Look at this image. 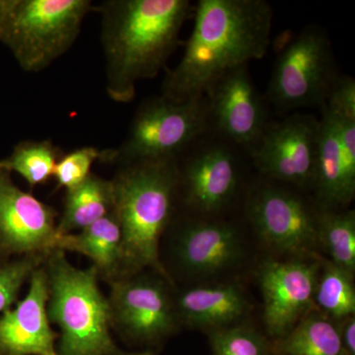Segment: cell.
Here are the masks:
<instances>
[{
	"instance_id": "cell-20",
	"label": "cell",
	"mask_w": 355,
	"mask_h": 355,
	"mask_svg": "<svg viewBox=\"0 0 355 355\" xmlns=\"http://www.w3.org/2000/svg\"><path fill=\"white\" fill-rule=\"evenodd\" d=\"M114 210L112 180L91 174L83 184L67 191L64 211L58 222V235L78 232Z\"/></svg>"
},
{
	"instance_id": "cell-25",
	"label": "cell",
	"mask_w": 355,
	"mask_h": 355,
	"mask_svg": "<svg viewBox=\"0 0 355 355\" xmlns=\"http://www.w3.org/2000/svg\"><path fill=\"white\" fill-rule=\"evenodd\" d=\"M214 355H275L268 340L246 324L209 331Z\"/></svg>"
},
{
	"instance_id": "cell-15",
	"label": "cell",
	"mask_w": 355,
	"mask_h": 355,
	"mask_svg": "<svg viewBox=\"0 0 355 355\" xmlns=\"http://www.w3.org/2000/svg\"><path fill=\"white\" fill-rule=\"evenodd\" d=\"M321 109L313 188L319 209L340 210L355 196V119Z\"/></svg>"
},
{
	"instance_id": "cell-3",
	"label": "cell",
	"mask_w": 355,
	"mask_h": 355,
	"mask_svg": "<svg viewBox=\"0 0 355 355\" xmlns=\"http://www.w3.org/2000/svg\"><path fill=\"white\" fill-rule=\"evenodd\" d=\"M112 183L123 232L120 277L149 268L173 284L161 263L159 248L179 195L177 160L121 166Z\"/></svg>"
},
{
	"instance_id": "cell-7",
	"label": "cell",
	"mask_w": 355,
	"mask_h": 355,
	"mask_svg": "<svg viewBox=\"0 0 355 355\" xmlns=\"http://www.w3.org/2000/svg\"><path fill=\"white\" fill-rule=\"evenodd\" d=\"M338 78L328 35L310 26L279 42L268 100L282 112L322 108Z\"/></svg>"
},
{
	"instance_id": "cell-19",
	"label": "cell",
	"mask_w": 355,
	"mask_h": 355,
	"mask_svg": "<svg viewBox=\"0 0 355 355\" xmlns=\"http://www.w3.org/2000/svg\"><path fill=\"white\" fill-rule=\"evenodd\" d=\"M55 250L87 257L98 277L108 284L118 279L123 254V232L116 210L78 232L58 236Z\"/></svg>"
},
{
	"instance_id": "cell-12",
	"label": "cell",
	"mask_w": 355,
	"mask_h": 355,
	"mask_svg": "<svg viewBox=\"0 0 355 355\" xmlns=\"http://www.w3.org/2000/svg\"><path fill=\"white\" fill-rule=\"evenodd\" d=\"M58 214L18 188L0 169V263L29 256H48L58 236Z\"/></svg>"
},
{
	"instance_id": "cell-13",
	"label": "cell",
	"mask_w": 355,
	"mask_h": 355,
	"mask_svg": "<svg viewBox=\"0 0 355 355\" xmlns=\"http://www.w3.org/2000/svg\"><path fill=\"white\" fill-rule=\"evenodd\" d=\"M211 132L249 153L268 125L266 107L248 65L226 72L205 94Z\"/></svg>"
},
{
	"instance_id": "cell-14",
	"label": "cell",
	"mask_w": 355,
	"mask_h": 355,
	"mask_svg": "<svg viewBox=\"0 0 355 355\" xmlns=\"http://www.w3.org/2000/svg\"><path fill=\"white\" fill-rule=\"evenodd\" d=\"M320 263L302 259L268 260L258 277L263 299V323L273 342L286 336L310 311L316 309L314 294Z\"/></svg>"
},
{
	"instance_id": "cell-1",
	"label": "cell",
	"mask_w": 355,
	"mask_h": 355,
	"mask_svg": "<svg viewBox=\"0 0 355 355\" xmlns=\"http://www.w3.org/2000/svg\"><path fill=\"white\" fill-rule=\"evenodd\" d=\"M181 62L169 70L161 95L176 101L202 97L217 78L270 48L273 12L263 0H200Z\"/></svg>"
},
{
	"instance_id": "cell-17",
	"label": "cell",
	"mask_w": 355,
	"mask_h": 355,
	"mask_svg": "<svg viewBox=\"0 0 355 355\" xmlns=\"http://www.w3.org/2000/svg\"><path fill=\"white\" fill-rule=\"evenodd\" d=\"M175 260L184 272L210 275L235 266L244 249L237 229L225 221L189 222L175 238Z\"/></svg>"
},
{
	"instance_id": "cell-29",
	"label": "cell",
	"mask_w": 355,
	"mask_h": 355,
	"mask_svg": "<svg viewBox=\"0 0 355 355\" xmlns=\"http://www.w3.org/2000/svg\"><path fill=\"white\" fill-rule=\"evenodd\" d=\"M345 355H355V318L350 316L336 322Z\"/></svg>"
},
{
	"instance_id": "cell-28",
	"label": "cell",
	"mask_w": 355,
	"mask_h": 355,
	"mask_svg": "<svg viewBox=\"0 0 355 355\" xmlns=\"http://www.w3.org/2000/svg\"><path fill=\"white\" fill-rule=\"evenodd\" d=\"M324 106L355 119L354 79L350 76H338Z\"/></svg>"
},
{
	"instance_id": "cell-8",
	"label": "cell",
	"mask_w": 355,
	"mask_h": 355,
	"mask_svg": "<svg viewBox=\"0 0 355 355\" xmlns=\"http://www.w3.org/2000/svg\"><path fill=\"white\" fill-rule=\"evenodd\" d=\"M111 328L128 342L153 345L169 338L179 327L173 284L162 275L144 272L109 282Z\"/></svg>"
},
{
	"instance_id": "cell-11",
	"label": "cell",
	"mask_w": 355,
	"mask_h": 355,
	"mask_svg": "<svg viewBox=\"0 0 355 355\" xmlns=\"http://www.w3.org/2000/svg\"><path fill=\"white\" fill-rule=\"evenodd\" d=\"M248 218L266 246L282 254L304 256L318 245V214L293 191L272 182L250 195Z\"/></svg>"
},
{
	"instance_id": "cell-16",
	"label": "cell",
	"mask_w": 355,
	"mask_h": 355,
	"mask_svg": "<svg viewBox=\"0 0 355 355\" xmlns=\"http://www.w3.org/2000/svg\"><path fill=\"white\" fill-rule=\"evenodd\" d=\"M48 301V275L43 265L30 277L25 298L0 314V354L58 355V334L51 327Z\"/></svg>"
},
{
	"instance_id": "cell-26",
	"label": "cell",
	"mask_w": 355,
	"mask_h": 355,
	"mask_svg": "<svg viewBox=\"0 0 355 355\" xmlns=\"http://www.w3.org/2000/svg\"><path fill=\"white\" fill-rule=\"evenodd\" d=\"M107 150H99L93 146H84L58 159L53 170V177L57 182L58 189L71 190L83 183L90 176L91 168L95 161H106Z\"/></svg>"
},
{
	"instance_id": "cell-23",
	"label": "cell",
	"mask_w": 355,
	"mask_h": 355,
	"mask_svg": "<svg viewBox=\"0 0 355 355\" xmlns=\"http://www.w3.org/2000/svg\"><path fill=\"white\" fill-rule=\"evenodd\" d=\"M314 301L317 309L333 321L354 316V273L331 261L324 263L321 275H318Z\"/></svg>"
},
{
	"instance_id": "cell-10",
	"label": "cell",
	"mask_w": 355,
	"mask_h": 355,
	"mask_svg": "<svg viewBox=\"0 0 355 355\" xmlns=\"http://www.w3.org/2000/svg\"><path fill=\"white\" fill-rule=\"evenodd\" d=\"M320 119L296 113L266 125L250 157L261 174L298 188L314 186Z\"/></svg>"
},
{
	"instance_id": "cell-2",
	"label": "cell",
	"mask_w": 355,
	"mask_h": 355,
	"mask_svg": "<svg viewBox=\"0 0 355 355\" xmlns=\"http://www.w3.org/2000/svg\"><path fill=\"white\" fill-rule=\"evenodd\" d=\"M94 10L102 17L107 93L130 103L137 83L165 69L195 6L189 0H109Z\"/></svg>"
},
{
	"instance_id": "cell-9",
	"label": "cell",
	"mask_w": 355,
	"mask_h": 355,
	"mask_svg": "<svg viewBox=\"0 0 355 355\" xmlns=\"http://www.w3.org/2000/svg\"><path fill=\"white\" fill-rule=\"evenodd\" d=\"M179 160H177L179 193L182 191L189 209L209 216L228 207L241 180L237 147L216 135L209 137V133Z\"/></svg>"
},
{
	"instance_id": "cell-5",
	"label": "cell",
	"mask_w": 355,
	"mask_h": 355,
	"mask_svg": "<svg viewBox=\"0 0 355 355\" xmlns=\"http://www.w3.org/2000/svg\"><path fill=\"white\" fill-rule=\"evenodd\" d=\"M93 10L89 0H0V42L21 69L42 71L69 51Z\"/></svg>"
},
{
	"instance_id": "cell-6",
	"label": "cell",
	"mask_w": 355,
	"mask_h": 355,
	"mask_svg": "<svg viewBox=\"0 0 355 355\" xmlns=\"http://www.w3.org/2000/svg\"><path fill=\"white\" fill-rule=\"evenodd\" d=\"M210 132L205 96L187 101L154 96L140 105L121 146L107 149L106 163L178 160Z\"/></svg>"
},
{
	"instance_id": "cell-4",
	"label": "cell",
	"mask_w": 355,
	"mask_h": 355,
	"mask_svg": "<svg viewBox=\"0 0 355 355\" xmlns=\"http://www.w3.org/2000/svg\"><path fill=\"white\" fill-rule=\"evenodd\" d=\"M44 266L49 282V320L60 330L58 355H141L125 352L114 343L108 298L100 291L93 266L77 268L60 250L51 251Z\"/></svg>"
},
{
	"instance_id": "cell-24",
	"label": "cell",
	"mask_w": 355,
	"mask_h": 355,
	"mask_svg": "<svg viewBox=\"0 0 355 355\" xmlns=\"http://www.w3.org/2000/svg\"><path fill=\"white\" fill-rule=\"evenodd\" d=\"M62 154L51 140L23 141L14 147L9 157L0 160V169L17 173L31 188L46 184L53 177Z\"/></svg>"
},
{
	"instance_id": "cell-31",
	"label": "cell",
	"mask_w": 355,
	"mask_h": 355,
	"mask_svg": "<svg viewBox=\"0 0 355 355\" xmlns=\"http://www.w3.org/2000/svg\"><path fill=\"white\" fill-rule=\"evenodd\" d=\"M0 355H6V354H0Z\"/></svg>"
},
{
	"instance_id": "cell-18",
	"label": "cell",
	"mask_w": 355,
	"mask_h": 355,
	"mask_svg": "<svg viewBox=\"0 0 355 355\" xmlns=\"http://www.w3.org/2000/svg\"><path fill=\"white\" fill-rule=\"evenodd\" d=\"M174 302L180 324L207 333L237 324L250 307L236 284L193 287L174 297Z\"/></svg>"
},
{
	"instance_id": "cell-27",
	"label": "cell",
	"mask_w": 355,
	"mask_h": 355,
	"mask_svg": "<svg viewBox=\"0 0 355 355\" xmlns=\"http://www.w3.org/2000/svg\"><path fill=\"white\" fill-rule=\"evenodd\" d=\"M48 256H29L0 263V314L18 302L21 289Z\"/></svg>"
},
{
	"instance_id": "cell-30",
	"label": "cell",
	"mask_w": 355,
	"mask_h": 355,
	"mask_svg": "<svg viewBox=\"0 0 355 355\" xmlns=\"http://www.w3.org/2000/svg\"><path fill=\"white\" fill-rule=\"evenodd\" d=\"M141 355H154L151 352H142Z\"/></svg>"
},
{
	"instance_id": "cell-21",
	"label": "cell",
	"mask_w": 355,
	"mask_h": 355,
	"mask_svg": "<svg viewBox=\"0 0 355 355\" xmlns=\"http://www.w3.org/2000/svg\"><path fill=\"white\" fill-rule=\"evenodd\" d=\"M272 350L275 355H345L338 324L317 308L275 340Z\"/></svg>"
},
{
	"instance_id": "cell-22",
	"label": "cell",
	"mask_w": 355,
	"mask_h": 355,
	"mask_svg": "<svg viewBox=\"0 0 355 355\" xmlns=\"http://www.w3.org/2000/svg\"><path fill=\"white\" fill-rule=\"evenodd\" d=\"M318 244L323 246L331 263L354 275V210L319 209Z\"/></svg>"
}]
</instances>
